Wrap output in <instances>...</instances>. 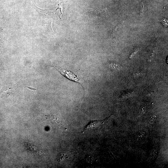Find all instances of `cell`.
<instances>
[{
	"label": "cell",
	"mask_w": 168,
	"mask_h": 168,
	"mask_svg": "<svg viewBox=\"0 0 168 168\" xmlns=\"http://www.w3.org/2000/svg\"><path fill=\"white\" fill-rule=\"evenodd\" d=\"M162 24L165 27H166L168 26V21L166 18L163 19L161 20L160 21Z\"/></svg>",
	"instance_id": "cell-5"
},
{
	"label": "cell",
	"mask_w": 168,
	"mask_h": 168,
	"mask_svg": "<svg viewBox=\"0 0 168 168\" xmlns=\"http://www.w3.org/2000/svg\"><path fill=\"white\" fill-rule=\"evenodd\" d=\"M156 52V49H155L153 51V52L152 53L151 55L148 58V60L149 61L152 60L155 57Z\"/></svg>",
	"instance_id": "cell-4"
},
{
	"label": "cell",
	"mask_w": 168,
	"mask_h": 168,
	"mask_svg": "<svg viewBox=\"0 0 168 168\" xmlns=\"http://www.w3.org/2000/svg\"><path fill=\"white\" fill-rule=\"evenodd\" d=\"M99 123V122L97 121H91L85 127L84 129V131L92 128H96L98 126Z\"/></svg>",
	"instance_id": "cell-2"
},
{
	"label": "cell",
	"mask_w": 168,
	"mask_h": 168,
	"mask_svg": "<svg viewBox=\"0 0 168 168\" xmlns=\"http://www.w3.org/2000/svg\"><path fill=\"white\" fill-rule=\"evenodd\" d=\"M155 118V117H152V118L153 119H154ZM153 119H152L150 120V121H153Z\"/></svg>",
	"instance_id": "cell-6"
},
{
	"label": "cell",
	"mask_w": 168,
	"mask_h": 168,
	"mask_svg": "<svg viewBox=\"0 0 168 168\" xmlns=\"http://www.w3.org/2000/svg\"><path fill=\"white\" fill-rule=\"evenodd\" d=\"M106 65L109 68L114 70H119L121 68L120 66L115 63H108Z\"/></svg>",
	"instance_id": "cell-3"
},
{
	"label": "cell",
	"mask_w": 168,
	"mask_h": 168,
	"mask_svg": "<svg viewBox=\"0 0 168 168\" xmlns=\"http://www.w3.org/2000/svg\"><path fill=\"white\" fill-rule=\"evenodd\" d=\"M55 68L60 73L66 78L75 82L80 83V81L77 76L72 72L63 69Z\"/></svg>",
	"instance_id": "cell-1"
}]
</instances>
